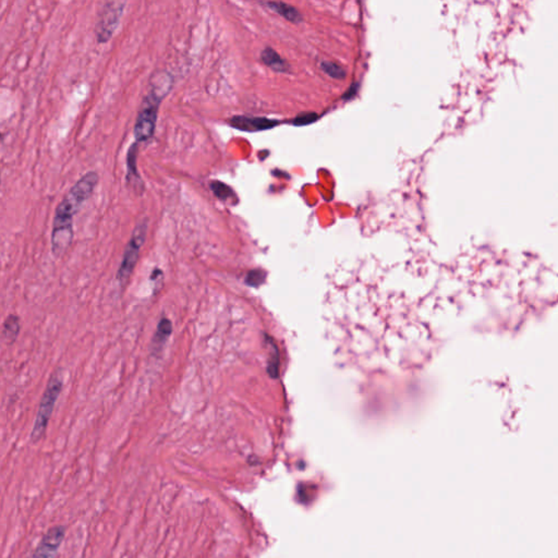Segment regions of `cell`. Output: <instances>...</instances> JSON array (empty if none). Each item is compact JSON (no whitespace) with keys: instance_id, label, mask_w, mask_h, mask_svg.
Listing matches in <instances>:
<instances>
[{"instance_id":"cell-3","label":"cell","mask_w":558,"mask_h":558,"mask_svg":"<svg viewBox=\"0 0 558 558\" xmlns=\"http://www.w3.org/2000/svg\"><path fill=\"white\" fill-rule=\"evenodd\" d=\"M62 384H64V381H62V372L57 371V372L51 375L49 385L45 390L43 398H42L39 412L36 416L31 433V439L34 443L39 442L43 437L45 431H46L51 415L54 411L55 405L58 401L59 395L62 393Z\"/></svg>"},{"instance_id":"cell-6","label":"cell","mask_w":558,"mask_h":558,"mask_svg":"<svg viewBox=\"0 0 558 558\" xmlns=\"http://www.w3.org/2000/svg\"><path fill=\"white\" fill-rule=\"evenodd\" d=\"M64 527L57 525L44 535L43 540L36 548L33 558H55L59 546H62L64 538Z\"/></svg>"},{"instance_id":"cell-5","label":"cell","mask_w":558,"mask_h":558,"mask_svg":"<svg viewBox=\"0 0 558 558\" xmlns=\"http://www.w3.org/2000/svg\"><path fill=\"white\" fill-rule=\"evenodd\" d=\"M125 6V3H121V1L105 3L100 20L96 24L97 41L100 43H106L112 39L116 28L119 26Z\"/></svg>"},{"instance_id":"cell-7","label":"cell","mask_w":558,"mask_h":558,"mask_svg":"<svg viewBox=\"0 0 558 558\" xmlns=\"http://www.w3.org/2000/svg\"><path fill=\"white\" fill-rule=\"evenodd\" d=\"M279 123L277 120H270L263 117H250V116H234L229 120V125L235 129L245 132L268 130Z\"/></svg>"},{"instance_id":"cell-1","label":"cell","mask_w":558,"mask_h":558,"mask_svg":"<svg viewBox=\"0 0 558 558\" xmlns=\"http://www.w3.org/2000/svg\"><path fill=\"white\" fill-rule=\"evenodd\" d=\"M98 182V175L89 171L72 186L55 213L51 232V250L55 256H62L71 245L73 238V217L89 199Z\"/></svg>"},{"instance_id":"cell-4","label":"cell","mask_w":558,"mask_h":558,"mask_svg":"<svg viewBox=\"0 0 558 558\" xmlns=\"http://www.w3.org/2000/svg\"><path fill=\"white\" fill-rule=\"evenodd\" d=\"M146 232H148V220H144L139 223L138 226L133 230L130 241L125 247L123 253V262L120 264L118 270L117 279L121 287L127 286L128 281L132 275L137 263L139 260L141 247L146 243Z\"/></svg>"},{"instance_id":"cell-8","label":"cell","mask_w":558,"mask_h":558,"mask_svg":"<svg viewBox=\"0 0 558 558\" xmlns=\"http://www.w3.org/2000/svg\"><path fill=\"white\" fill-rule=\"evenodd\" d=\"M171 333H173V323H171V320L163 317L158 323L157 329H156V333L154 334L153 339H152V345H150L152 354H161L166 342L171 337Z\"/></svg>"},{"instance_id":"cell-10","label":"cell","mask_w":558,"mask_h":558,"mask_svg":"<svg viewBox=\"0 0 558 558\" xmlns=\"http://www.w3.org/2000/svg\"><path fill=\"white\" fill-rule=\"evenodd\" d=\"M264 5L268 6L270 10L275 11L279 16L283 17L286 20L290 21L293 24H301L304 21V16L301 15L300 11L296 7L288 5V3L270 1V3H265Z\"/></svg>"},{"instance_id":"cell-2","label":"cell","mask_w":558,"mask_h":558,"mask_svg":"<svg viewBox=\"0 0 558 558\" xmlns=\"http://www.w3.org/2000/svg\"><path fill=\"white\" fill-rule=\"evenodd\" d=\"M150 89L134 125V138L137 142H146L153 137L157 121L158 108L162 101L173 87V78L167 72H158L152 78Z\"/></svg>"},{"instance_id":"cell-14","label":"cell","mask_w":558,"mask_h":558,"mask_svg":"<svg viewBox=\"0 0 558 558\" xmlns=\"http://www.w3.org/2000/svg\"><path fill=\"white\" fill-rule=\"evenodd\" d=\"M209 186H211V190H212L215 197L218 198V199L222 200V201H227V200L235 197V193L232 191V188L227 186V184H224V182H220V181H212Z\"/></svg>"},{"instance_id":"cell-12","label":"cell","mask_w":558,"mask_h":558,"mask_svg":"<svg viewBox=\"0 0 558 558\" xmlns=\"http://www.w3.org/2000/svg\"><path fill=\"white\" fill-rule=\"evenodd\" d=\"M137 156H138V146H137V143H134L128 152V179L129 181L131 179V182H134V179H137L138 182L143 184L140 176H139L138 168H137Z\"/></svg>"},{"instance_id":"cell-11","label":"cell","mask_w":558,"mask_h":558,"mask_svg":"<svg viewBox=\"0 0 558 558\" xmlns=\"http://www.w3.org/2000/svg\"><path fill=\"white\" fill-rule=\"evenodd\" d=\"M20 333V320L18 316L10 315L3 323V336L7 344H12Z\"/></svg>"},{"instance_id":"cell-9","label":"cell","mask_w":558,"mask_h":558,"mask_svg":"<svg viewBox=\"0 0 558 558\" xmlns=\"http://www.w3.org/2000/svg\"><path fill=\"white\" fill-rule=\"evenodd\" d=\"M261 59L264 64L270 67V69L276 72H281V73H286L290 70V64L286 62L285 59L278 54L277 51H274L270 47H266L263 49L262 54H261Z\"/></svg>"},{"instance_id":"cell-15","label":"cell","mask_w":558,"mask_h":558,"mask_svg":"<svg viewBox=\"0 0 558 558\" xmlns=\"http://www.w3.org/2000/svg\"><path fill=\"white\" fill-rule=\"evenodd\" d=\"M316 119H317V115L314 112H304V114L297 116L293 119V123L300 127V125H310V123H314Z\"/></svg>"},{"instance_id":"cell-13","label":"cell","mask_w":558,"mask_h":558,"mask_svg":"<svg viewBox=\"0 0 558 558\" xmlns=\"http://www.w3.org/2000/svg\"><path fill=\"white\" fill-rule=\"evenodd\" d=\"M320 68L324 73H326L333 79L342 80L346 78V71L344 68L335 62L324 60V62H320Z\"/></svg>"}]
</instances>
